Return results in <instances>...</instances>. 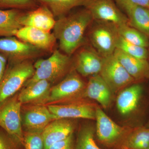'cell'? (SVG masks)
Masks as SVG:
<instances>
[{"label": "cell", "mask_w": 149, "mask_h": 149, "mask_svg": "<svg viewBox=\"0 0 149 149\" xmlns=\"http://www.w3.org/2000/svg\"><path fill=\"white\" fill-rule=\"evenodd\" d=\"M94 21L84 8L56 20L53 34L63 53L70 56L83 45L85 31Z\"/></svg>", "instance_id": "cell-1"}, {"label": "cell", "mask_w": 149, "mask_h": 149, "mask_svg": "<svg viewBox=\"0 0 149 149\" xmlns=\"http://www.w3.org/2000/svg\"><path fill=\"white\" fill-rule=\"evenodd\" d=\"M71 64L70 56L55 49L49 57L40 59L34 64L35 72L24 86L40 80L54 84L60 81L69 72Z\"/></svg>", "instance_id": "cell-2"}, {"label": "cell", "mask_w": 149, "mask_h": 149, "mask_svg": "<svg viewBox=\"0 0 149 149\" xmlns=\"http://www.w3.org/2000/svg\"><path fill=\"white\" fill-rule=\"evenodd\" d=\"M30 60L15 63H8L0 83V105L18 93L35 72Z\"/></svg>", "instance_id": "cell-3"}, {"label": "cell", "mask_w": 149, "mask_h": 149, "mask_svg": "<svg viewBox=\"0 0 149 149\" xmlns=\"http://www.w3.org/2000/svg\"><path fill=\"white\" fill-rule=\"evenodd\" d=\"M86 84L75 69L71 70L55 85L51 87L48 104H64L83 100Z\"/></svg>", "instance_id": "cell-4"}, {"label": "cell", "mask_w": 149, "mask_h": 149, "mask_svg": "<svg viewBox=\"0 0 149 149\" xmlns=\"http://www.w3.org/2000/svg\"><path fill=\"white\" fill-rule=\"evenodd\" d=\"M17 93L0 105V127L17 143L24 145L22 123V104Z\"/></svg>", "instance_id": "cell-5"}, {"label": "cell", "mask_w": 149, "mask_h": 149, "mask_svg": "<svg viewBox=\"0 0 149 149\" xmlns=\"http://www.w3.org/2000/svg\"><path fill=\"white\" fill-rule=\"evenodd\" d=\"M94 21L89 33L91 44L102 57L112 55L116 49L119 36L117 25L108 22Z\"/></svg>", "instance_id": "cell-6"}, {"label": "cell", "mask_w": 149, "mask_h": 149, "mask_svg": "<svg viewBox=\"0 0 149 149\" xmlns=\"http://www.w3.org/2000/svg\"><path fill=\"white\" fill-rule=\"evenodd\" d=\"M96 133L100 143L108 147L122 145L130 127L118 125L109 117L101 107L96 108Z\"/></svg>", "instance_id": "cell-7"}, {"label": "cell", "mask_w": 149, "mask_h": 149, "mask_svg": "<svg viewBox=\"0 0 149 149\" xmlns=\"http://www.w3.org/2000/svg\"><path fill=\"white\" fill-rule=\"evenodd\" d=\"M100 75L110 88L113 94L137 83L126 71L114 55L104 58Z\"/></svg>", "instance_id": "cell-8"}, {"label": "cell", "mask_w": 149, "mask_h": 149, "mask_svg": "<svg viewBox=\"0 0 149 149\" xmlns=\"http://www.w3.org/2000/svg\"><path fill=\"white\" fill-rule=\"evenodd\" d=\"M94 20L108 22L117 25L129 24L128 17L114 0H85L83 6Z\"/></svg>", "instance_id": "cell-9"}, {"label": "cell", "mask_w": 149, "mask_h": 149, "mask_svg": "<svg viewBox=\"0 0 149 149\" xmlns=\"http://www.w3.org/2000/svg\"><path fill=\"white\" fill-rule=\"evenodd\" d=\"M43 51L14 37L0 38V53L5 56L8 63H15L39 56Z\"/></svg>", "instance_id": "cell-10"}, {"label": "cell", "mask_w": 149, "mask_h": 149, "mask_svg": "<svg viewBox=\"0 0 149 149\" xmlns=\"http://www.w3.org/2000/svg\"><path fill=\"white\" fill-rule=\"evenodd\" d=\"M56 118H85L95 120L97 106L90 102L78 100L67 103L47 105Z\"/></svg>", "instance_id": "cell-11"}, {"label": "cell", "mask_w": 149, "mask_h": 149, "mask_svg": "<svg viewBox=\"0 0 149 149\" xmlns=\"http://www.w3.org/2000/svg\"><path fill=\"white\" fill-rule=\"evenodd\" d=\"M23 109L22 123L25 131L43 132L50 123L56 119L46 105L29 104Z\"/></svg>", "instance_id": "cell-12"}, {"label": "cell", "mask_w": 149, "mask_h": 149, "mask_svg": "<svg viewBox=\"0 0 149 149\" xmlns=\"http://www.w3.org/2000/svg\"><path fill=\"white\" fill-rule=\"evenodd\" d=\"M144 89L139 83H133L122 90L116 98L118 110L123 115H128L137 112L143 97Z\"/></svg>", "instance_id": "cell-13"}, {"label": "cell", "mask_w": 149, "mask_h": 149, "mask_svg": "<svg viewBox=\"0 0 149 149\" xmlns=\"http://www.w3.org/2000/svg\"><path fill=\"white\" fill-rule=\"evenodd\" d=\"M115 1L128 17L129 25L149 38V8L123 0Z\"/></svg>", "instance_id": "cell-14"}, {"label": "cell", "mask_w": 149, "mask_h": 149, "mask_svg": "<svg viewBox=\"0 0 149 149\" xmlns=\"http://www.w3.org/2000/svg\"><path fill=\"white\" fill-rule=\"evenodd\" d=\"M15 36L45 52H53L57 40L53 33L31 27H22Z\"/></svg>", "instance_id": "cell-15"}, {"label": "cell", "mask_w": 149, "mask_h": 149, "mask_svg": "<svg viewBox=\"0 0 149 149\" xmlns=\"http://www.w3.org/2000/svg\"><path fill=\"white\" fill-rule=\"evenodd\" d=\"M103 59L95 49L83 48L78 52L75 57V70L84 77L100 74Z\"/></svg>", "instance_id": "cell-16"}, {"label": "cell", "mask_w": 149, "mask_h": 149, "mask_svg": "<svg viewBox=\"0 0 149 149\" xmlns=\"http://www.w3.org/2000/svg\"><path fill=\"white\" fill-rule=\"evenodd\" d=\"M75 128V123L68 118H58L50 123L42 132L45 149L69 137Z\"/></svg>", "instance_id": "cell-17"}, {"label": "cell", "mask_w": 149, "mask_h": 149, "mask_svg": "<svg viewBox=\"0 0 149 149\" xmlns=\"http://www.w3.org/2000/svg\"><path fill=\"white\" fill-rule=\"evenodd\" d=\"M52 87L47 80L36 81L24 86L18 93V100L22 105H47Z\"/></svg>", "instance_id": "cell-18"}, {"label": "cell", "mask_w": 149, "mask_h": 149, "mask_svg": "<svg viewBox=\"0 0 149 149\" xmlns=\"http://www.w3.org/2000/svg\"><path fill=\"white\" fill-rule=\"evenodd\" d=\"M56 21L49 9L43 5L28 12L22 13L20 17L22 27H35L49 32L53 29Z\"/></svg>", "instance_id": "cell-19"}, {"label": "cell", "mask_w": 149, "mask_h": 149, "mask_svg": "<svg viewBox=\"0 0 149 149\" xmlns=\"http://www.w3.org/2000/svg\"><path fill=\"white\" fill-rule=\"evenodd\" d=\"M112 94L110 88L99 74L90 77L84 90L83 99L94 100L106 109L111 104Z\"/></svg>", "instance_id": "cell-20"}, {"label": "cell", "mask_w": 149, "mask_h": 149, "mask_svg": "<svg viewBox=\"0 0 149 149\" xmlns=\"http://www.w3.org/2000/svg\"><path fill=\"white\" fill-rule=\"evenodd\" d=\"M113 55L137 83L149 79V62L148 60L128 55L117 49H116Z\"/></svg>", "instance_id": "cell-21"}, {"label": "cell", "mask_w": 149, "mask_h": 149, "mask_svg": "<svg viewBox=\"0 0 149 149\" xmlns=\"http://www.w3.org/2000/svg\"><path fill=\"white\" fill-rule=\"evenodd\" d=\"M22 13L21 10L17 9L0 10V37L15 36L17 31L23 27L20 23Z\"/></svg>", "instance_id": "cell-22"}, {"label": "cell", "mask_w": 149, "mask_h": 149, "mask_svg": "<svg viewBox=\"0 0 149 149\" xmlns=\"http://www.w3.org/2000/svg\"><path fill=\"white\" fill-rule=\"evenodd\" d=\"M122 146L128 149H148L149 146V128L145 125L130 128Z\"/></svg>", "instance_id": "cell-23"}, {"label": "cell", "mask_w": 149, "mask_h": 149, "mask_svg": "<svg viewBox=\"0 0 149 149\" xmlns=\"http://www.w3.org/2000/svg\"><path fill=\"white\" fill-rule=\"evenodd\" d=\"M49 9L55 18L66 15L72 8L83 6L85 0H36Z\"/></svg>", "instance_id": "cell-24"}, {"label": "cell", "mask_w": 149, "mask_h": 149, "mask_svg": "<svg viewBox=\"0 0 149 149\" xmlns=\"http://www.w3.org/2000/svg\"><path fill=\"white\" fill-rule=\"evenodd\" d=\"M118 34L129 42L143 47H149V38L129 24L117 25Z\"/></svg>", "instance_id": "cell-25"}, {"label": "cell", "mask_w": 149, "mask_h": 149, "mask_svg": "<svg viewBox=\"0 0 149 149\" xmlns=\"http://www.w3.org/2000/svg\"><path fill=\"white\" fill-rule=\"evenodd\" d=\"M95 133L92 125L83 126L78 132L74 149H102L95 141Z\"/></svg>", "instance_id": "cell-26"}, {"label": "cell", "mask_w": 149, "mask_h": 149, "mask_svg": "<svg viewBox=\"0 0 149 149\" xmlns=\"http://www.w3.org/2000/svg\"><path fill=\"white\" fill-rule=\"evenodd\" d=\"M116 49L137 58L148 60L149 58V51L147 48L129 42L120 35L118 39Z\"/></svg>", "instance_id": "cell-27"}, {"label": "cell", "mask_w": 149, "mask_h": 149, "mask_svg": "<svg viewBox=\"0 0 149 149\" xmlns=\"http://www.w3.org/2000/svg\"><path fill=\"white\" fill-rule=\"evenodd\" d=\"M23 146L26 149H45L42 132L25 131Z\"/></svg>", "instance_id": "cell-28"}, {"label": "cell", "mask_w": 149, "mask_h": 149, "mask_svg": "<svg viewBox=\"0 0 149 149\" xmlns=\"http://www.w3.org/2000/svg\"><path fill=\"white\" fill-rule=\"evenodd\" d=\"M36 0H0V8L21 10L32 8L36 6Z\"/></svg>", "instance_id": "cell-29"}, {"label": "cell", "mask_w": 149, "mask_h": 149, "mask_svg": "<svg viewBox=\"0 0 149 149\" xmlns=\"http://www.w3.org/2000/svg\"><path fill=\"white\" fill-rule=\"evenodd\" d=\"M16 144L4 130H0V149H16Z\"/></svg>", "instance_id": "cell-30"}, {"label": "cell", "mask_w": 149, "mask_h": 149, "mask_svg": "<svg viewBox=\"0 0 149 149\" xmlns=\"http://www.w3.org/2000/svg\"><path fill=\"white\" fill-rule=\"evenodd\" d=\"M74 146L73 133L66 139L53 144L48 149H74Z\"/></svg>", "instance_id": "cell-31"}, {"label": "cell", "mask_w": 149, "mask_h": 149, "mask_svg": "<svg viewBox=\"0 0 149 149\" xmlns=\"http://www.w3.org/2000/svg\"><path fill=\"white\" fill-rule=\"evenodd\" d=\"M8 59L5 56L0 53V83L2 80L6 69Z\"/></svg>", "instance_id": "cell-32"}, {"label": "cell", "mask_w": 149, "mask_h": 149, "mask_svg": "<svg viewBox=\"0 0 149 149\" xmlns=\"http://www.w3.org/2000/svg\"><path fill=\"white\" fill-rule=\"evenodd\" d=\"M115 1V0H114ZM149 8V0H123Z\"/></svg>", "instance_id": "cell-33"}, {"label": "cell", "mask_w": 149, "mask_h": 149, "mask_svg": "<svg viewBox=\"0 0 149 149\" xmlns=\"http://www.w3.org/2000/svg\"><path fill=\"white\" fill-rule=\"evenodd\" d=\"M145 126H146V127H148V128H149V118L148 120V122H147L146 124L145 125Z\"/></svg>", "instance_id": "cell-34"}, {"label": "cell", "mask_w": 149, "mask_h": 149, "mask_svg": "<svg viewBox=\"0 0 149 149\" xmlns=\"http://www.w3.org/2000/svg\"><path fill=\"white\" fill-rule=\"evenodd\" d=\"M121 149H128L126 147H125V146H121Z\"/></svg>", "instance_id": "cell-35"}, {"label": "cell", "mask_w": 149, "mask_h": 149, "mask_svg": "<svg viewBox=\"0 0 149 149\" xmlns=\"http://www.w3.org/2000/svg\"><path fill=\"white\" fill-rule=\"evenodd\" d=\"M148 149H149V146L148 148Z\"/></svg>", "instance_id": "cell-36"}, {"label": "cell", "mask_w": 149, "mask_h": 149, "mask_svg": "<svg viewBox=\"0 0 149 149\" xmlns=\"http://www.w3.org/2000/svg\"></svg>", "instance_id": "cell-37"}]
</instances>
